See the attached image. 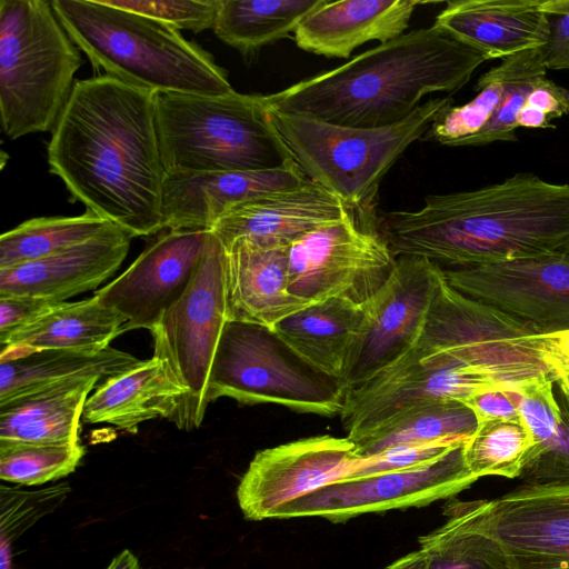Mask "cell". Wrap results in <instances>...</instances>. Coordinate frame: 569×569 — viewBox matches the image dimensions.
I'll list each match as a JSON object with an SVG mask.
<instances>
[{"label":"cell","mask_w":569,"mask_h":569,"mask_svg":"<svg viewBox=\"0 0 569 569\" xmlns=\"http://www.w3.org/2000/svg\"><path fill=\"white\" fill-rule=\"evenodd\" d=\"M48 163L72 201L132 237L164 230L168 172L156 92L103 74L76 81L52 131Z\"/></svg>","instance_id":"1"},{"label":"cell","mask_w":569,"mask_h":569,"mask_svg":"<svg viewBox=\"0 0 569 569\" xmlns=\"http://www.w3.org/2000/svg\"><path fill=\"white\" fill-rule=\"evenodd\" d=\"M377 230L396 257L441 268L563 254L569 184L519 172L473 190L429 194L417 210L382 212Z\"/></svg>","instance_id":"2"},{"label":"cell","mask_w":569,"mask_h":569,"mask_svg":"<svg viewBox=\"0 0 569 569\" xmlns=\"http://www.w3.org/2000/svg\"><path fill=\"white\" fill-rule=\"evenodd\" d=\"M487 60L432 24L263 99L271 109L339 126L387 127L409 117L428 94L457 92Z\"/></svg>","instance_id":"3"},{"label":"cell","mask_w":569,"mask_h":569,"mask_svg":"<svg viewBox=\"0 0 569 569\" xmlns=\"http://www.w3.org/2000/svg\"><path fill=\"white\" fill-rule=\"evenodd\" d=\"M73 43L103 76L152 92L224 96L227 71L174 28L103 0H52Z\"/></svg>","instance_id":"4"},{"label":"cell","mask_w":569,"mask_h":569,"mask_svg":"<svg viewBox=\"0 0 569 569\" xmlns=\"http://www.w3.org/2000/svg\"><path fill=\"white\" fill-rule=\"evenodd\" d=\"M450 104V97L432 98L402 121L378 128L339 126L267 107L271 123L306 177L363 220L375 222L372 206L383 177Z\"/></svg>","instance_id":"5"},{"label":"cell","mask_w":569,"mask_h":569,"mask_svg":"<svg viewBox=\"0 0 569 569\" xmlns=\"http://www.w3.org/2000/svg\"><path fill=\"white\" fill-rule=\"evenodd\" d=\"M168 173L272 169L293 160L262 94L156 93Z\"/></svg>","instance_id":"6"},{"label":"cell","mask_w":569,"mask_h":569,"mask_svg":"<svg viewBox=\"0 0 569 569\" xmlns=\"http://www.w3.org/2000/svg\"><path fill=\"white\" fill-rule=\"evenodd\" d=\"M82 64L51 1L0 0V119L4 134L52 132Z\"/></svg>","instance_id":"7"},{"label":"cell","mask_w":569,"mask_h":569,"mask_svg":"<svg viewBox=\"0 0 569 569\" xmlns=\"http://www.w3.org/2000/svg\"><path fill=\"white\" fill-rule=\"evenodd\" d=\"M537 335L526 322L459 292L441 273L415 347L480 387L523 385L551 376Z\"/></svg>","instance_id":"8"},{"label":"cell","mask_w":569,"mask_h":569,"mask_svg":"<svg viewBox=\"0 0 569 569\" xmlns=\"http://www.w3.org/2000/svg\"><path fill=\"white\" fill-rule=\"evenodd\" d=\"M221 397L332 417L343 409L346 389L305 362L272 329L228 320L210 369L208 403Z\"/></svg>","instance_id":"9"},{"label":"cell","mask_w":569,"mask_h":569,"mask_svg":"<svg viewBox=\"0 0 569 569\" xmlns=\"http://www.w3.org/2000/svg\"><path fill=\"white\" fill-rule=\"evenodd\" d=\"M227 321L226 251L209 230L189 286L150 331L153 356L168 365L186 391L172 421L182 430L198 428L204 418L210 369Z\"/></svg>","instance_id":"10"},{"label":"cell","mask_w":569,"mask_h":569,"mask_svg":"<svg viewBox=\"0 0 569 569\" xmlns=\"http://www.w3.org/2000/svg\"><path fill=\"white\" fill-rule=\"evenodd\" d=\"M290 291L311 303L331 298L366 305L386 283L397 257L377 223L350 211L288 248Z\"/></svg>","instance_id":"11"},{"label":"cell","mask_w":569,"mask_h":569,"mask_svg":"<svg viewBox=\"0 0 569 569\" xmlns=\"http://www.w3.org/2000/svg\"><path fill=\"white\" fill-rule=\"evenodd\" d=\"M465 442L417 467L327 483L282 507L274 519L320 517L337 523L450 499L478 480L465 463Z\"/></svg>","instance_id":"12"},{"label":"cell","mask_w":569,"mask_h":569,"mask_svg":"<svg viewBox=\"0 0 569 569\" xmlns=\"http://www.w3.org/2000/svg\"><path fill=\"white\" fill-rule=\"evenodd\" d=\"M441 273V268L426 258L397 257L386 283L362 306L365 325L343 380L346 391L415 348Z\"/></svg>","instance_id":"13"},{"label":"cell","mask_w":569,"mask_h":569,"mask_svg":"<svg viewBox=\"0 0 569 569\" xmlns=\"http://www.w3.org/2000/svg\"><path fill=\"white\" fill-rule=\"evenodd\" d=\"M441 270L459 292L526 322L539 335L569 330V259L565 254Z\"/></svg>","instance_id":"14"},{"label":"cell","mask_w":569,"mask_h":569,"mask_svg":"<svg viewBox=\"0 0 569 569\" xmlns=\"http://www.w3.org/2000/svg\"><path fill=\"white\" fill-rule=\"evenodd\" d=\"M360 459L349 438L329 435L260 450L237 487L239 508L247 520L274 519L289 502L349 477Z\"/></svg>","instance_id":"15"},{"label":"cell","mask_w":569,"mask_h":569,"mask_svg":"<svg viewBox=\"0 0 569 569\" xmlns=\"http://www.w3.org/2000/svg\"><path fill=\"white\" fill-rule=\"evenodd\" d=\"M463 503L501 545L511 569H569V485H525L492 500Z\"/></svg>","instance_id":"16"},{"label":"cell","mask_w":569,"mask_h":569,"mask_svg":"<svg viewBox=\"0 0 569 569\" xmlns=\"http://www.w3.org/2000/svg\"><path fill=\"white\" fill-rule=\"evenodd\" d=\"M209 230H168L113 281L94 292L127 319L123 331H152L183 295L203 256Z\"/></svg>","instance_id":"17"},{"label":"cell","mask_w":569,"mask_h":569,"mask_svg":"<svg viewBox=\"0 0 569 569\" xmlns=\"http://www.w3.org/2000/svg\"><path fill=\"white\" fill-rule=\"evenodd\" d=\"M480 388L415 347L369 380L348 389L340 418L347 438L353 441L406 408L440 399L461 401Z\"/></svg>","instance_id":"18"},{"label":"cell","mask_w":569,"mask_h":569,"mask_svg":"<svg viewBox=\"0 0 569 569\" xmlns=\"http://www.w3.org/2000/svg\"><path fill=\"white\" fill-rule=\"evenodd\" d=\"M351 210L332 192L308 179L227 209L210 231L227 247L246 238L263 247H289L305 234L345 218Z\"/></svg>","instance_id":"19"},{"label":"cell","mask_w":569,"mask_h":569,"mask_svg":"<svg viewBox=\"0 0 569 569\" xmlns=\"http://www.w3.org/2000/svg\"><path fill=\"white\" fill-rule=\"evenodd\" d=\"M306 181L308 178L295 160L264 170L168 173L163 229L210 230L230 207Z\"/></svg>","instance_id":"20"},{"label":"cell","mask_w":569,"mask_h":569,"mask_svg":"<svg viewBox=\"0 0 569 569\" xmlns=\"http://www.w3.org/2000/svg\"><path fill=\"white\" fill-rule=\"evenodd\" d=\"M132 238L116 227L56 254L0 268V297L63 302L96 289L119 269Z\"/></svg>","instance_id":"21"},{"label":"cell","mask_w":569,"mask_h":569,"mask_svg":"<svg viewBox=\"0 0 569 569\" xmlns=\"http://www.w3.org/2000/svg\"><path fill=\"white\" fill-rule=\"evenodd\" d=\"M223 248L228 320L272 329L311 305L290 291L289 247H263L238 238Z\"/></svg>","instance_id":"22"},{"label":"cell","mask_w":569,"mask_h":569,"mask_svg":"<svg viewBox=\"0 0 569 569\" xmlns=\"http://www.w3.org/2000/svg\"><path fill=\"white\" fill-rule=\"evenodd\" d=\"M543 0H455L433 24L488 60L542 48L549 37Z\"/></svg>","instance_id":"23"},{"label":"cell","mask_w":569,"mask_h":569,"mask_svg":"<svg viewBox=\"0 0 569 569\" xmlns=\"http://www.w3.org/2000/svg\"><path fill=\"white\" fill-rule=\"evenodd\" d=\"M417 0L326 1L298 24L293 39L300 49L328 58H349L369 41L385 43L405 33Z\"/></svg>","instance_id":"24"},{"label":"cell","mask_w":569,"mask_h":569,"mask_svg":"<svg viewBox=\"0 0 569 569\" xmlns=\"http://www.w3.org/2000/svg\"><path fill=\"white\" fill-rule=\"evenodd\" d=\"M184 398L186 391L168 365L152 356L101 383L87 399L82 419L136 433L148 420L173 421Z\"/></svg>","instance_id":"25"},{"label":"cell","mask_w":569,"mask_h":569,"mask_svg":"<svg viewBox=\"0 0 569 569\" xmlns=\"http://www.w3.org/2000/svg\"><path fill=\"white\" fill-rule=\"evenodd\" d=\"M365 318L362 306L331 298L305 307L272 330L310 367L343 386Z\"/></svg>","instance_id":"26"},{"label":"cell","mask_w":569,"mask_h":569,"mask_svg":"<svg viewBox=\"0 0 569 569\" xmlns=\"http://www.w3.org/2000/svg\"><path fill=\"white\" fill-rule=\"evenodd\" d=\"M127 319L93 297L59 302L0 337V361L41 350L103 349L123 333Z\"/></svg>","instance_id":"27"},{"label":"cell","mask_w":569,"mask_h":569,"mask_svg":"<svg viewBox=\"0 0 569 569\" xmlns=\"http://www.w3.org/2000/svg\"><path fill=\"white\" fill-rule=\"evenodd\" d=\"M101 383L71 380L0 405V442H80L86 401Z\"/></svg>","instance_id":"28"},{"label":"cell","mask_w":569,"mask_h":569,"mask_svg":"<svg viewBox=\"0 0 569 569\" xmlns=\"http://www.w3.org/2000/svg\"><path fill=\"white\" fill-rule=\"evenodd\" d=\"M142 360L112 347L41 350L0 361V405L78 379L102 383Z\"/></svg>","instance_id":"29"},{"label":"cell","mask_w":569,"mask_h":569,"mask_svg":"<svg viewBox=\"0 0 569 569\" xmlns=\"http://www.w3.org/2000/svg\"><path fill=\"white\" fill-rule=\"evenodd\" d=\"M472 411L459 400H431L403 409L352 442L360 458L389 448L467 439L477 428Z\"/></svg>","instance_id":"30"},{"label":"cell","mask_w":569,"mask_h":569,"mask_svg":"<svg viewBox=\"0 0 569 569\" xmlns=\"http://www.w3.org/2000/svg\"><path fill=\"white\" fill-rule=\"evenodd\" d=\"M322 0H221L213 31L243 57L295 32Z\"/></svg>","instance_id":"31"},{"label":"cell","mask_w":569,"mask_h":569,"mask_svg":"<svg viewBox=\"0 0 569 569\" xmlns=\"http://www.w3.org/2000/svg\"><path fill=\"white\" fill-rule=\"evenodd\" d=\"M443 513L445 523L419 538L430 569H511L501 545L473 521L463 501L450 498Z\"/></svg>","instance_id":"32"},{"label":"cell","mask_w":569,"mask_h":569,"mask_svg":"<svg viewBox=\"0 0 569 569\" xmlns=\"http://www.w3.org/2000/svg\"><path fill=\"white\" fill-rule=\"evenodd\" d=\"M118 227L87 210L76 217H40L0 237V268L56 254Z\"/></svg>","instance_id":"33"},{"label":"cell","mask_w":569,"mask_h":569,"mask_svg":"<svg viewBox=\"0 0 569 569\" xmlns=\"http://www.w3.org/2000/svg\"><path fill=\"white\" fill-rule=\"evenodd\" d=\"M533 449V440L520 418L495 419L477 425L463 445L468 470L485 476L519 478Z\"/></svg>","instance_id":"34"},{"label":"cell","mask_w":569,"mask_h":569,"mask_svg":"<svg viewBox=\"0 0 569 569\" xmlns=\"http://www.w3.org/2000/svg\"><path fill=\"white\" fill-rule=\"evenodd\" d=\"M497 67L503 84L498 109L488 124L467 139L461 147L517 142V117L530 92L547 77L540 49H531L503 58Z\"/></svg>","instance_id":"35"},{"label":"cell","mask_w":569,"mask_h":569,"mask_svg":"<svg viewBox=\"0 0 569 569\" xmlns=\"http://www.w3.org/2000/svg\"><path fill=\"white\" fill-rule=\"evenodd\" d=\"M86 453L81 442H0V478L21 486H39L72 473Z\"/></svg>","instance_id":"36"},{"label":"cell","mask_w":569,"mask_h":569,"mask_svg":"<svg viewBox=\"0 0 569 569\" xmlns=\"http://www.w3.org/2000/svg\"><path fill=\"white\" fill-rule=\"evenodd\" d=\"M477 96L462 106L450 104L431 123L425 140L448 147H461L480 132L495 116L500 103L503 84L497 66L477 81Z\"/></svg>","instance_id":"37"},{"label":"cell","mask_w":569,"mask_h":569,"mask_svg":"<svg viewBox=\"0 0 569 569\" xmlns=\"http://www.w3.org/2000/svg\"><path fill=\"white\" fill-rule=\"evenodd\" d=\"M71 492L68 482L41 489L0 486V542L12 546L44 516L56 511Z\"/></svg>","instance_id":"38"},{"label":"cell","mask_w":569,"mask_h":569,"mask_svg":"<svg viewBox=\"0 0 569 569\" xmlns=\"http://www.w3.org/2000/svg\"><path fill=\"white\" fill-rule=\"evenodd\" d=\"M555 395L560 422L553 437L523 466L519 479L527 486L569 485V395L556 385Z\"/></svg>","instance_id":"39"},{"label":"cell","mask_w":569,"mask_h":569,"mask_svg":"<svg viewBox=\"0 0 569 569\" xmlns=\"http://www.w3.org/2000/svg\"><path fill=\"white\" fill-rule=\"evenodd\" d=\"M109 6L126 9L163 22L176 30L194 33L216 26L221 0H103Z\"/></svg>","instance_id":"40"},{"label":"cell","mask_w":569,"mask_h":569,"mask_svg":"<svg viewBox=\"0 0 569 569\" xmlns=\"http://www.w3.org/2000/svg\"><path fill=\"white\" fill-rule=\"evenodd\" d=\"M520 392L518 416L533 440L530 457L556 433L560 422V408L551 376H542L526 382L521 386Z\"/></svg>","instance_id":"41"},{"label":"cell","mask_w":569,"mask_h":569,"mask_svg":"<svg viewBox=\"0 0 569 569\" xmlns=\"http://www.w3.org/2000/svg\"><path fill=\"white\" fill-rule=\"evenodd\" d=\"M467 439H445L429 443L389 448L378 455L361 458L357 468L347 478L365 477L417 467L437 459L453 447L463 443Z\"/></svg>","instance_id":"42"},{"label":"cell","mask_w":569,"mask_h":569,"mask_svg":"<svg viewBox=\"0 0 569 569\" xmlns=\"http://www.w3.org/2000/svg\"><path fill=\"white\" fill-rule=\"evenodd\" d=\"M569 116V89L543 78L530 92L516 123L520 128H553L551 120Z\"/></svg>","instance_id":"43"},{"label":"cell","mask_w":569,"mask_h":569,"mask_svg":"<svg viewBox=\"0 0 569 569\" xmlns=\"http://www.w3.org/2000/svg\"><path fill=\"white\" fill-rule=\"evenodd\" d=\"M525 385V383H523ZM522 385H492L480 388L460 402L475 415L477 422L517 418Z\"/></svg>","instance_id":"44"},{"label":"cell","mask_w":569,"mask_h":569,"mask_svg":"<svg viewBox=\"0 0 569 569\" xmlns=\"http://www.w3.org/2000/svg\"><path fill=\"white\" fill-rule=\"evenodd\" d=\"M549 37L540 48L547 70H569V0H543Z\"/></svg>","instance_id":"45"},{"label":"cell","mask_w":569,"mask_h":569,"mask_svg":"<svg viewBox=\"0 0 569 569\" xmlns=\"http://www.w3.org/2000/svg\"><path fill=\"white\" fill-rule=\"evenodd\" d=\"M56 303L30 297H0V337L39 317Z\"/></svg>","instance_id":"46"},{"label":"cell","mask_w":569,"mask_h":569,"mask_svg":"<svg viewBox=\"0 0 569 569\" xmlns=\"http://www.w3.org/2000/svg\"><path fill=\"white\" fill-rule=\"evenodd\" d=\"M540 353L553 380L569 375V330L537 335Z\"/></svg>","instance_id":"47"},{"label":"cell","mask_w":569,"mask_h":569,"mask_svg":"<svg viewBox=\"0 0 569 569\" xmlns=\"http://www.w3.org/2000/svg\"><path fill=\"white\" fill-rule=\"evenodd\" d=\"M386 569H430L429 557L422 549L396 560Z\"/></svg>","instance_id":"48"},{"label":"cell","mask_w":569,"mask_h":569,"mask_svg":"<svg viewBox=\"0 0 569 569\" xmlns=\"http://www.w3.org/2000/svg\"><path fill=\"white\" fill-rule=\"evenodd\" d=\"M107 569H142L138 558L129 549L120 551Z\"/></svg>","instance_id":"49"},{"label":"cell","mask_w":569,"mask_h":569,"mask_svg":"<svg viewBox=\"0 0 569 569\" xmlns=\"http://www.w3.org/2000/svg\"><path fill=\"white\" fill-rule=\"evenodd\" d=\"M555 385L569 395V375L556 379Z\"/></svg>","instance_id":"50"},{"label":"cell","mask_w":569,"mask_h":569,"mask_svg":"<svg viewBox=\"0 0 569 569\" xmlns=\"http://www.w3.org/2000/svg\"><path fill=\"white\" fill-rule=\"evenodd\" d=\"M563 254L569 259V249Z\"/></svg>","instance_id":"51"},{"label":"cell","mask_w":569,"mask_h":569,"mask_svg":"<svg viewBox=\"0 0 569 569\" xmlns=\"http://www.w3.org/2000/svg\"><path fill=\"white\" fill-rule=\"evenodd\" d=\"M11 569H14L13 567Z\"/></svg>","instance_id":"52"}]
</instances>
